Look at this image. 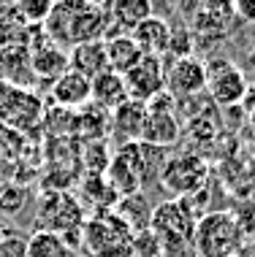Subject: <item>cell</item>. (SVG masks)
I'll return each instance as SVG.
<instances>
[{"label":"cell","instance_id":"1","mask_svg":"<svg viewBox=\"0 0 255 257\" xmlns=\"http://www.w3.org/2000/svg\"><path fill=\"white\" fill-rule=\"evenodd\" d=\"M112 30L109 6H95L87 0H65L52 3V11L44 22V33L60 49H73L87 41H103Z\"/></svg>","mask_w":255,"mask_h":257},{"label":"cell","instance_id":"2","mask_svg":"<svg viewBox=\"0 0 255 257\" xmlns=\"http://www.w3.org/2000/svg\"><path fill=\"white\" fill-rule=\"evenodd\" d=\"M196 222V211L185 198H168L152 208L149 230L160 241L163 257H196V252H193Z\"/></svg>","mask_w":255,"mask_h":257},{"label":"cell","instance_id":"3","mask_svg":"<svg viewBox=\"0 0 255 257\" xmlns=\"http://www.w3.org/2000/svg\"><path fill=\"white\" fill-rule=\"evenodd\" d=\"M244 246V227L231 211H206L196 222L193 252L196 257H233Z\"/></svg>","mask_w":255,"mask_h":257},{"label":"cell","instance_id":"4","mask_svg":"<svg viewBox=\"0 0 255 257\" xmlns=\"http://www.w3.org/2000/svg\"><path fill=\"white\" fill-rule=\"evenodd\" d=\"M133 230L114 211L87 217L81 227V252L87 257H133Z\"/></svg>","mask_w":255,"mask_h":257},{"label":"cell","instance_id":"5","mask_svg":"<svg viewBox=\"0 0 255 257\" xmlns=\"http://www.w3.org/2000/svg\"><path fill=\"white\" fill-rule=\"evenodd\" d=\"M36 222H38V230H46V233H54L65 241L68 246H73L79 252L81 246V227L87 222V214H84V206L76 195L60 190V192H52L41 200L38 206V214H36Z\"/></svg>","mask_w":255,"mask_h":257},{"label":"cell","instance_id":"6","mask_svg":"<svg viewBox=\"0 0 255 257\" xmlns=\"http://www.w3.org/2000/svg\"><path fill=\"white\" fill-rule=\"evenodd\" d=\"M206 182H209V163L201 155H196V152L171 155L160 171V179H157V184L174 198L196 195V192H201L206 187Z\"/></svg>","mask_w":255,"mask_h":257},{"label":"cell","instance_id":"7","mask_svg":"<svg viewBox=\"0 0 255 257\" xmlns=\"http://www.w3.org/2000/svg\"><path fill=\"white\" fill-rule=\"evenodd\" d=\"M244 71L228 57H212L206 62V95L220 108H236L247 92Z\"/></svg>","mask_w":255,"mask_h":257},{"label":"cell","instance_id":"8","mask_svg":"<svg viewBox=\"0 0 255 257\" xmlns=\"http://www.w3.org/2000/svg\"><path fill=\"white\" fill-rule=\"evenodd\" d=\"M106 182L120 198L144 192V168H141V144H120L106 168Z\"/></svg>","mask_w":255,"mask_h":257},{"label":"cell","instance_id":"9","mask_svg":"<svg viewBox=\"0 0 255 257\" xmlns=\"http://www.w3.org/2000/svg\"><path fill=\"white\" fill-rule=\"evenodd\" d=\"M193 17L188 19V27L196 41H204V46H215L223 41L231 30V22H236L233 3H201L190 9Z\"/></svg>","mask_w":255,"mask_h":257},{"label":"cell","instance_id":"10","mask_svg":"<svg viewBox=\"0 0 255 257\" xmlns=\"http://www.w3.org/2000/svg\"><path fill=\"white\" fill-rule=\"evenodd\" d=\"M166 89L179 100H190L206 92V62L196 57L171 60L166 65Z\"/></svg>","mask_w":255,"mask_h":257},{"label":"cell","instance_id":"11","mask_svg":"<svg viewBox=\"0 0 255 257\" xmlns=\"http://www.w3.org/2000/svg\"><path fill=\"white\" fill-rule=\"evenodd\" d=\"M122 79H125L130 100L147 103V100H152L157 92L166 89V60L152 57V54H144L139 65L130 68Z\"/></svg>","mask_w":255,"mask_h":257},{"label":"cell","instance_id":"12","mask_svg":"<svg viewBox=\"0 0 255 257\" xmlns=\"http://www.w3.org/2000/svg\"><path fill=\"white\" fill-rule=\"evenodd\" d=\"M52 100L65 111H81L93 103V81L76 71H68L52 84Z\"/></svg>","mask_w":255,"mask_h":257},{"label":"cell","instance_id":"13","mask_svg":"<svg viewBox=\"0 0 255 257\" xmlns=\"http://www.w3.org/2000/svg\"><path fill=\"white\" fill-rule=\"evenodd\" d=\"M144 122H147V106L139 100H128L117 111H112V127H109V133L120 144H136V141H141Z\"/></svg>","mask_w":255,"mask_h":257},{"label":"cell","instance_id":"14","mask_svg":"<svg viewBox=\"0 0 255 257\" xmlns=\"http://www.w3.org/2000/svg\"><path fill=\"white\" fill-rule=\"evenodd\" d=\"M68 68L81 73L84 79H98L101 73L109 71V57H106V44L103 41H87L73 49H68Z\"/></svg>","mask_w":255,"mask_h":257},{"label":"cell","instance_id":"15","mask_svg":"<svg viewBox=\"0 0 255 257\" xmlns=\"http://www.w3.org/2000/svg\"><path fill=\"white\" fill-rule=\"evenodd\" d=\"M133 41L139 44V49L144 54H152V57H166L168 52V36H171V22L163 17H157L152 14L149 19H144V22L136 27L133 33Z\"/></svg>","mask_w":255,"mask_h":257},{"label":"cell","instance_id":"16","mask_svg":"<svg viewBox=\"0 0 255 257\" xmlns=\"http://www.w3.org/2000/svg\"><path fill=\"white\" fill-rule=\"evenodd\" d=\"M109 14H112V25L114 30L109 33L106 38L112 36H120V33H125V36H130V33L139 27L144 19H149L155 14L152 3L149 0H117V3L109 6ZM103 38V41H106Z\"/></svg>","mask_w":255,"mask_h":257},{"label":"cell","instance_id":"17","mask_svg":"<svg viewBox=\"0 0 255 257\" xmlns=\"http://www.w3.org/2000/svg\"><path fill=\"white\" fill-rule=\"evenodd\" d=\"M179 138H182V122H179L177 114H147V122H144L141 130V144L168 149Z\"/></svg>","mask_w":255,"mask_h":257},{"label":"cell","instance_id":"18","mask_svg":"<svg viewBox=\"0 0 255 257\" xmlns=\"http://www.w3.org/2000/svg\"><path fill=\"white\" fill-rule=\"evenodd\" d=\"M130 95H128V87H125V79L114 71H106L101 73L98 79H93V103L103 111H117L122 103H128Z\"/></svg>","mask_w":255,"mask_h":257},{"label":"cell","instance_id":"19","mask_svg":"<svg viewBox=\"0 0 255 257\" xmlns=\"http://www.w3.org/2000/svg\"><path fill=\"white\" fill-rule=\"evenodd\" d=\"M106 44V57H109V71L125 76L130 68H136L144 57V52L139 49V44L133 41V36H125V33H120V36H112L103 41Z\"/></svg>","mask_w":255,"mask_h":257},{"label":"cell","instance_id":"20","mask_svg":"<svg viewBox=\"0 0 255 257\" xmlns=\"http://www.w3.org/2000/svg\"><path fill=\"white\" fill-rule=\"evenodd\" d=\"M152 208L144 192H133L128 198H120L114 206V214L120 217L125 225L133 230V235H139L144 230H149V222H152Z\"/></svg>","mask_w":255,"mask_h":257},{"label":"cell","instance_id":"21","mask_svg":"<svg viewBox=\"0 0 255 257\" xmlns=\"http://www.w3.org/2000/svg\"><path fill=\"white\" fill-rule=\"evenodd\" d=\"M30 68H33V73H36L38 79H46V81L54 84L63 73L71 71V68H68V52L60 49V46H54L49 41L46 46H41V49L33 54Z\"/></svg>","mask_w":255,"mask_h":257},{"label":"cell","instance_id":"22","mask_svg":"<svg viewBox=\"0 0 255 257\" xmlns=\"http://www.w3.org/2000/svg\"><path fill=\"white\" fill-rule=\"evenodd\" d=\"M84 200L95 208V214H103V211H114L120 195L109 187L103 173H87L81 179V206H84Z\"/></svg>","mask_w":255,"mask_h":257},{"label":"cell","instance_id":"23","mask_svg":"<svg viewBox=\"0 0 255 257\" xmlns=\"http://www.w3.org/2000/svg\"><path fill=\"white\" fill-rule=\"evenodd\" d=\"M27 257H81L73 246H68L60 235L46 230H33L27 235Z\"/></svg>","mask_w":255,"mask_h":257},{"label":"cell","instance_id":"24","mask_svg":"<svg viewBox=\"0 0 255 257\" xmlns=\"http://www.w3.org/2000/svg\"><path fill=\"white\" fill-rule=\"evenodd\" d=\"M112 127V114L90 103L81 111H76V133L90 136V141H103Z\"/></svg>","mask_w":255,"mask_h":257},{"label":"cell","instance_id":"25","mask_svg":"<svg viewBox=\"0 0 255 257\" xmlns=\"http://www.w3.org/2000/svg\"><path fill=\"white\" fill-rule=\"evenodd\" d=\"M193 49H196V38H193L190 27L185 22L171 25V36H168V60H182V57H193Z\"/></svg>","mask_w":255,"mask_h":257},{"label":"cell","instance_id":"26","mask_svg":"<svg viewBox=\"0 0 255 257\" xmlns=\"http://www.w3.org/2000/svg\"><path fill=\"white\" fill-rule=\"evenodd\" d=\"M133 257H163L160 241L155 238L152 230H144L133 238Z\"/></svg>","mask_w":255,"mask_h":257},{"label":"cell","instance_id":"27","mask_svg":"<svg viewBox=\"0 0 255 257\" xmlns=\"http://www.w3.org/2000/svg\"><path fill=\"white\" fill-rule=\"evenodd\" d=\"M0 257H27V235H0Z\"/></svg>","mask_w":255,"mask_h":257},{"label":"cell","instance_id":"28","mask_svg":"<svg viewBox=\"0 0 255 257\" xmlns=\"http://www.w3.org/2000/svg\"><path fill=\"white\" fill-rule=\"evenodd\" d=\"M19 11H22L25 22L44 25V22H46V17H49V11H52V3H49V0H41V3H33V0H25V3L19 6Z\"/></svg>","mask_w":255,"mask_h":257},{"label":"cell","instance_id":"29","mask_svg":"<svg viewBox=\"0 0 255 257\" xmlns=\"http://www.w3.org/2000/svg\"><path fill=\"white\" fill-rule=\"evenodd\" d=\"M147 106V114H174L177 111V98L168 92V89H163V92H157L152 100L144 103Z\"/></svg>","mask_w":255,"mask_h":257},{"label":"cell","instance_id":"30","mask_svg":"<svg viewBox=\"0 0 255 257\" xmlns=\"http://www.w3.org/2000/svg\"><path fill=\"white\" fill-rule=\"evenodd\" d=\"M233 14H236V22L255 25V0H239V3H233Z\"/></svg>","mask_w":255,"mask_h":257},{"label":"cell","instance_id":"31","mask_svg":"<svg viewBox=\"0 0 255 257\" xmlns=\"http://www.w3.org/2000/svg\"><path fill=\"white\" fill-rule=\"evenodd\" d=\"M239 106H242L244 114H252V116H255V84H252V81L247 84V92H244V98H242V103H239Z\"/></svg>","mask_w":255,"mask_h":257},{"label":"cell","instance_id":"32","mask_svg":"<svg viewBox=\"0 0 255 257\" xmlns=\"http://www.w3.org/2000/svg\"><path fill=\"white\" fill-rule=\"evenodd\" d=\"M242 71H244V76H250L252 84H255V46L247 52V60H244V68H242Z\"/></svg>","mask_w":255,"mask_h":257}]
</instances>
